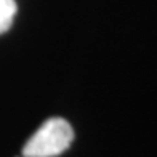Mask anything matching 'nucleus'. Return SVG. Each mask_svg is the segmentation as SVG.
<instances>
[{
  "instance_id": "2",
  "label": "nucleus",
  "mask_w": 157,
  "mask_h": 157,
  "mask_svg": "<svg viewBox=\"0 0 157 157\" xmlns=\"http://www.w3.org/2000/svg\"><path fill=\"white\" fill-rule=\"evenodd\" d=\"M16 10L18 6L15 0H0V34L6 32L11 27Z\"/></svg>"
},
{
  "instance_id": "1",
  "label": "nucleus",
  "mask_w": 157,
  "mask_h": 157,
  "mask_svg": "<svg viewBox=\"0 0 157 157\" xmlns=\"http://www.w3.org/2000/svg\"><path fill=\"white\" fill-rule=\"evenodd\" d=\"M74 140V130L66 119H47L27 140L23 147L24 157H56L67 151Z\"/></svg>"
}]
</instances>
